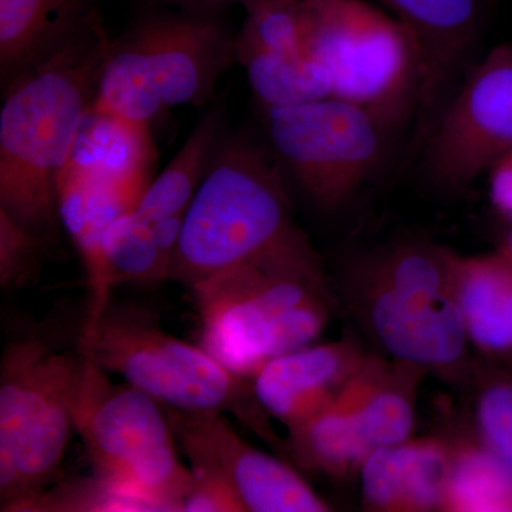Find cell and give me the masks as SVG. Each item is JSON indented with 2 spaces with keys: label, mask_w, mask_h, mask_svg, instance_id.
I'll return each mask as SVG.
<instances>
[{
  "label": "cell",
  "mask_w": 512,
  "mask_h": 512,
  "mask_svg": "<svg viewBox=\"0 0 512 512\" xmlns=\"http://www.w3.org/2000/svg\"><path fill=\"white\" fill-rule=\"evenodd\" d=\"M111 42L86 19L55 53L10 84L0 111V210L39 237L59 218V181L92 109Z\"/></svg>",
  "instance_id": "obj_1"
},
{
  "label": "cell",
  "mask_w": 512,
  "mask_h": 512,
  "mask_svg": "<svg viewBox=\"0 0 512 512\" xmlns=\"http://www.w3.org/2000/svg\"><path fill=\"white\" fill-rule=\"evenodd\" d=\"M191 292L202 348L248 379L274 357L315 343L332 315L322 266L301 229Z\"/></svg>",
  "instance_id": "obj_2"
},
{
  "label": "cell",
  "mask_w": 512,
  "mask_h": 512,
  "mask_svg": "<svg viewBox=\"0 0 512 512\" xmlns=\"http://www.w3.org/2000/svg\"><path fill=\"white\" fill-rule=\"evenodd\" d=\"M360 325L387 356L443 382L468 386L471 353L451 275V249L406 241L363 256L346 276Z\"/></svg>",
  "instance_id": "obj_3"
},
{
  "label": "cell",
  "mask_w": 512,
  "mask_h": 512,
  "mask_svg": "<svg viewBox=\"0 0 512 512\" xmlns=\"http://www.w3.org/2000/svg\"><path fill=\"white\" fill-rule=\"evenodd\" d=\"M298 231L276 158L248 138H221L185 211L170 279L191 291Z\"/></svg>",
  "instance_id": "obj_4"
},
{
  "label": "cell",
  "mask_w": 512,
  "mask_h": 512,
  "mask_svg": "<svg viewBox=\"0 0 512 512\" xmlns=\"http://www.w3.org/2000/svg\"><path fill=\"white\" fill-rule=\"evenodd\" d=\"M80 352L161 406L183 412L234 414L269 443H278L252 380L232 372L204 348L165 332L153 315L109 302Z\"/></svg>",
  "instance_id": "obj_5"
},
{
  "label": "cell",
  "mask_w": 512,
  "mask_h": 512,
  "mask_svg": "<svg viewBox=\"0 0 512 512\" xmlns=\"http://www.w3.org/2000/svg\"><path fill=\"white\" fill-rule=\"evenodd\" d=\"M84 356L15 340L0 365V507L18 512L52 485L74 427Z\"/></svg>",
  "instance_id": "obj_6"
},
{
  "label": "cell",
  "mask_w": 512,
  "mask_h": 512,
  "mask_svg": "<svg viewBox=\"0 0 512 512\" xmlns=\"http://www.w3.org/2000/svg\"><path fill=\"white\" fill-rule=\"evenodd\" d=\"M305 50L326 67L332 97L365 107L394 130L417 113L416 40L394 16L363 0H302Z\"/></svg>",
  "instance_id": "obj_7"
},
{
  "label": "cell",
  "mask_w": 512,
  "mask_h": 512,
  "mask_svg": "<svg viewBox=\"0 0 512 512\" xmlns=\"http://www.w3.org/2000/svg\"><path fill=\"white\" fill-rule=\"evenodd\" d=\"M74 429L96 476L150 501L158 511L181 510L192 474L177 456L164 406L131 384L111 383L106 370L87 356Z\"/></svg>",
  "instance_id": "obj_8"
},
{
  "label": "cell",
  "mask_w": 512,
  "mask_h": 512,
  "mask_svg": "<svg viewBox=\"0 0 512 512\" xmlns=\"http://www.w3.org/2000/svg\"><path fill=\"white\" fill-rule=\"evenodd\" d=\"M264 111L276 161L322 211L355 197L382 163L392 133L372 111L335 97Z\"/></svg>",
  "instance_id": "obj_9"
},
{
  "label": "cell",
  "mask_w": 512,
  "mask_h": 512,
  "mask_svg": "<svg viewBox=\"0 0 512 512\" xmlns=\"http://www.w3.org/2000/svg\"><path fill=\"white\" fill-rule=\"evenodd\" d=\"M424 174L441 191L467 190L512 151V45L470 67L427 134Z\"/></svg>",
  "instance_id": "obj_10"
},
{
  "label": "cell",
  "mask_w": 512,
  "mask_h": 512,
  "mask_svg": "<svg viewBox=\"0 0 512 512\" xmlns=\"http://www.w3.org/2000/svg\"><path fill=\"white\" fill-rule=\"evenodd\" d=\"M164 409L190 467L227 484L245 511L332 510L298 471L242 439L224 414Z\"/></svg>",
  "instance_id": "obj_11"
},
{
  "label": "cell",
  "mask_w": 512,
  "mask_h": 512,
  "mask_svg": "<svg viewBox=\"0 0 512 512\" xmlns=\"http://www.w3.org/2000/svg\"><path fill=\"white\" fill-rule=\"evenodd\" d=\"M131 37L153 67L165 106H204L237 62V36L211 18L157 16Z\"/></svg>",
  "instance_id": "obj_12"
},
{
  "label": "cell",
  "mask_w": 512,
  "mask_h": 512,
  "mask_svg": "<svg viewBox=\"0 0 512 512\" xmlns=\"http://www.w3.org/2000/svg\"><path fill=\"white\" fill-rule=\"evenodd\" d=\"M412 33L419 50L421 87L417 116L429 134L457 90L484 20V0H379Z\"/></svg>",
  "instance_id": "obj_13"
},
{
  "label": "cell",
  "mask_w": 512,
  "mask_h": 512,
  "mask_svg": "<svg viewBox=\"0 0 512 512\" xmlns=\"http://www.w3.org/2000/svg\"><path fill=\"white\" fill-rule=\"evenodd\" d=\"M365 356L352 339L311 343L276 356L251 379L256 400L269 417L292 429L332 403Z\"/></svg>",
  "instance_id": "obj_14"
},
{
  "label": "cell",
  "mask_w": 512,
  "mask_h": 512,
  "mask_svg": "<svg viewBox=\"0 0 512 512\" xmlns=\"http://www.w3.org/2000/svg\"><path fill=\"white\" fill-rule=\"evenodd\" d=\"M453 463L451 436L410 437L370 451L359 470L373 512L441 511Z\"/></svg>",
  "instance_id": "obj_15"
},
{
  "label": "cell",
  "mask_w": 512,
  "mask_h": 512,
  "mask_svg": "<svg viewBox=\"0 0 512 512\" xmlns=\"http://www.w3.org/2000/svg\"><path fill=\"white\" fill-rule=\"evenodd\" d=\"M454 292L473 350L491 365L512 369V265L500 251H451Z\"/></svg>",
  "instance_id": "obj_16"
},
{
  "label": "cell",
  "mask_w": 512,
  "mask_h": 512,
  "mask_svg": "<svg viewBox=\"0 0 512 512\" xmlns=\"http://www.w3.org/2000/svg\"><path fill=\"white\" fill-rule=\"evenodd\" d=\"M134 208L133 202L92 174L73 165L64 168L59 181V218L82 256L89 286V313L82 336L93 332L110 302L104 285V232Z\"/></svg>",
  "instance_id": "obj_17"
},
{
  "label": "cell",
  "mask_w": 512,
  "mask_h": 512,
  "mask_svg": "<svg viewBox=\"0 0 512 512\" xmlns=\"http://www.w3.org/2000/svg\"><path fill=\"white\" fill-rule=\"evenodd\" d=\"M427 373L403 360L366 353L349 382L360 436L369 450L413 437L417 393Z\"/></svg>",
  "instance_id": "obj_18"
},
{
  "label": "cell",
  "mask_w": 512,
  "mask_h": 512,
  "mask_svg": "<svg viewBox=\"0 0 512 512\" xmlns=\"http://www.w3.org/2000/svg\"><path fill=\"white\" fill-rule=\"evenodd\" d=\"M153 157L148 127L87 113L69 164L123 194L134 207L144 194Z\"/></svg>",
  "instance_id": "obj_19"
},
{
  "label": "cell",
  "mask_w": 512,
  "mask_h": 512,
  "mask_svg": "<svg viewBox=\"0 0 512 512\" xmlns=\"http://www.w3.org/2000/svg\"><path fill=\"white\" fill-rule=\"evenodd\" d=\"M84 0H0V70L18 79L83 25Z\"/></svg>",
  "instance_id": "obj_20"
},
{
  "label": "cell",
  "mask_w": 512,
  "mask_h": 512,
  "mask_svg": "<svg viewBox=\"0 0 512 512\" xmlns=\"http://www.w3.org/2000/svg\"><path fill=\"white\" fill-rule=\"evenodd\" d=\"M285 448L305 470L336 480L359 474L370 450L357 427L349 384L332 403L289 429Z\"/></svg>",
  "instance_id": "obj_21"
},
{
  "label": "cell",
  "mask_w": 512,
  "mask_h": 512,
  "mask_svg": "<svg viewBox=\"0 0 512 512\" xmlns=\"http://www.w3.org/2000/svg\"><path fill=\"white\" fill-rule=\"evenodd\" d=\"M150 60L136 40L128 36L111 43L101 66L92 104L93 113L150 127L165 109Z\"/></svg>",
  "instance_id": "obj_22"
},
{
  "label": "cell",
  "mask_w": 512,
  "mask_h": 512,
  "mask_svg": "<svg viewBox=\"0 0 512 512\" xmlns=\"http://www.w3.org/2000/svg\"><path fill=\"white\" fill-rule=\"evenodd\" d=\"M222 121V109L215 107L195 126L163 173L141 195L133 210L141 220L156 224L167 218L184 217L220 144Z\"/></svg>",
  "instance_id": "obj_23"
},
{
  "label": "cell",
  "mask_w": 512,
  "mask_h": 512,
  "mask_svg": "<svg viewBox=\"0 0 512 512\" xmlns=\"http://www.w3.org/2000/svg\"><path fill=\"white\" fill-rule=\"evenodd\" d=\"M453 463L441 512H512V478L470 429L451 434Z\"/></svg>",
  "instance_id": "obj_24"
},
{
  "label": "cell",
  "mask_w": 512,
  "mask_h": 512,
  "mask_svg": "<svg viewBox=\"0 0 512 512\" xmlns=\"http://www.w3.org/2000/svg\"><path fill=\"white\" fill-rule=\"evenodd\" d=\"M265 109L299 106L332 97L326 67L308 52H258L238 60Z\"/></svg>",
  "instance_id": "obj_25"
},
{
  "label": "cell",
  "mask_w": 512,
  "mask_h": 512,
  "mask_svg": "<svg viewBox=\"0 0 512 512\" xmlns=\"http://www.w3.org/2000/svg\"><path fill=\"white\" fill-rule=\"evenodd\" d=\"M104 285L154 284L170 279L171 266L158 248L153 225L128 211L111 222L103 237Z\"/></svg>",
  "instance_id": "obj_26"
},
{
  "label": "cell",
  "mask_w": 512,
  "mask_h": 512,
  "mask_svg": "<svg viewBox=\"0 0 512 512\" xmlns=\"http://www.w3.org/2000/svg\"><path fill=\"white\" fill-rule=\"evenodd\" d=\"M512 369L478 366L473 389L470 430L512 478Z\"/></svg>",
  "instance_id": "obj_27"
},
{
  "label": "cell",
  "mask_w": 512,
  "mask_h": 512,
  "mask_svg": "<svg viewBox=\"0 0 512 512\" xmlns=\"http://www.w3.org/2000/svg\"><path fill=\"white\" fill-rule=\"evenodd\" d=\"M247 13L237 36V62L258 52H306L302 0H279Z\"/></svg>",
  "instance_id": "obj_28"
},
{
  "label": "cell",
  "mask_w": 512,
  "mask_h": 512,
  "mask_svg": "<svg viewBox=\"0 0 512 512\" xmlns=\"http://www.w3.org/2000/svg\"><path fill=\"white\" fill-rule=\"evenodd\" d=\"M158 511L156 505L96 476L46 488L18 512Z\"/></svg>",
  "instance_id": "obj_29"
},
{
  "label": "cell",
  "mask_w": 512,
  "mask_h": 512,
  "mask_svg": "<svg viewBox=\"0 0 512 512\" xmlns=\"http://www.w3.org/2000/svg\"><path fill=\"white\" fill-rule=\"evenodd\" d=\"M39 235L0 210V285L3 289L23 284L35 265Z\"/></svg>",
  "instance_id": "obj_30"
},
{
  "label": "cell",
  "mask_w": 512,
  "mask_h": 512,
  "mask_svg": "<svg viewBox=\"0 0 512 512\" xmlns=\"http://www.w3.org/2000/svg\"><path fill=\"white\" fill-rule=\"evenodd\" d=\"M191 484L181 503L185 512H247L234 491L218 478L191 468Z\"/></svg>",
  "instance_id": "obj_31"
},
{
  "label": "cell",
  "mask_w": 512,
  "mask_h": 512,
  "mask_svg": "<svg viewBox=\"0 0 512 512\" xmlns=\"http://www.w3.org/2000/svg\"><path fill=\"white\" fill-rule=\"evenodd\" d=\"M490 198L495 210L510 220L512 217V151L498 158L490 170Z\"/></svg>",
  "instance_id": "obj_32"
},
{
  "label": "cell",
  "mask_w": 512,
  "mask_h": 512,
  "mask_svg": "<svg viewBox=\"0 0 512 512\" xmlns=\"http://www.w3.org/2000/svg\"><path fill=\"white\" fill-rule=\"evenodd\" d=\"M177 3H188V5L195 6H214V5H225V3H239L249 10L259 8V6L268 5V3L279 2V0H174Z\"/></svg>",
  "instance_id": "obj_33"
},
{
  "label": "cell",
  "mask_w": 512,
  "mask_h": 512,
  "mask_svg": "<svg viewBox=\"0 0 512 512\" xmlns=\"http://www.w3.org/2000/svg\"><path fill=\"white\" fill-rule=\"evenodd\" d=\"M510 228H508L507 235H505L504 241L501 242L498 251L501 252L511 262L512 265V217L510 218Z\"/></svg>",
  "instance_id": "obj_34"
}]
</instances>
